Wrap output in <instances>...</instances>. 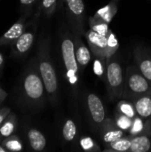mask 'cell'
I'll list each match as a JSON object with an SVG mask.
<instances>
[{
    "label": "cell",
    "instance_id": "32",
    "mask_svg": "<svg viewBox=\"0 0 151 152\" xmlns=\"http://www.w3.org/2000/svg\"><path fill=\"white\" fill-rule=\"evenodd\" d=\"M4 55L0 53V76L4 69Z\"/></svg>",
    "mask_w": 151,
    "mask_h": 152
},
{
    "label": "cell",
    "instance_id": "4",
    "mask_svg": "<svg viewBox=\"0 0 151 152\" xmlns=\"http://www.w3.org/2000/svg\"><path fill=\"white\" fill-rule=\"evenodd\" d=\"M84 36L86 38L91 52L95 57H111L119 47L117 37L111 30L107 36H102L90 28L85 32Z\"/></svg>",
    "mask_w": 151,
    "mask_h": 152
},
{
    "label": "cell",
    "instance_id": "9",
    "mask_svg": "<svg viewBox=\"0 0 151 152\" xmlns=\"http://www.w3.org/2000/svg\"><path fill=\"white\" fill-rule=\"evenodd\" d=\"M69 25L71 31H77L84 35L85 5L84 0H63Z\"/></svg>",
    "mask_w": 151,
    "mask_h": 152
},
{
    "label": "cell",
    "instance_id": "7",
    "mask_svg": "<svg viewBox=\"0 0 151 152\" xmlns=\"http://www.w3.org/2000/svg\"><path fill=\"white\" fill-rule=\"evenodd\" d=\"M41 15V12L37 9L33 18L29 20L26 30L15 42L11 45V55L12 57L21 59L28 53L36 39L37 26Z\"/></svg>",
    "mask_w": 151,
    "mask_h": 152
},
{
    "label": "cell",
    "instance_id": "33",
    "mask_svg": "<svg viewBox=\"0 0 151 152\" xmlns=\"http://www.w3.org/2000/svg\"><path fill=\"white\" fill-rule=\"evenodd\" d=\"M0 152H8V151L1 143H0Z\"/></svg>",
    "mask_w": 151,
    "mask_h": 152
},
{
    "label": "cell",
    "instance_id": "20",
    "mask_svg": "<svg viewBox=\"0 0 151 152\" xmlns=\"http://www.w3.org/2000/svg\"><path fill=\"white\" fill-rule=\"evenodd\" d=\"M132 143V136H124L120 139L116 140L113 142H110L105 145L104 152H125L129 151Z\"/></svg>",
    "mask_w": 151,
    "mask_h": 152
},
{
    "label": "cell",
    "instance_id": "12",
    "mask_svg": "<svg viewBox=\"0 0 151 152\" xmlns=\"http://www.w3.org/2000/svg\"><path fill=\"white\" fill-rule=\"evenodd\" d=\"M98 134L105 145L125 136V131L120 129L112 118H107L105 120Z\"/></svg>",
    "mask_w": 151,
    "mask_h": 152
},
{
    "label": "cell",
    "instance_id": "30",
    "mask_svg": "<svg viewBox=\"0 0 151 152\" xmlns=\"http://www.w3.org/2000/svg\"><path fill=\"white\" fill-rule=\"evenodd\" d=\"M11 111H12V110H11L10 107H2V108H0V125L6 118V117L10 114Z\"/></svg>",
    "mask_w": 151,
    "mask_h": 152
},
{
    "label": "cell",
    "instance_id": "14",
    "mask_svg": "<svg viewBox=\"0 0 151 152\" xmlns=\"http://www.w3.org/2000/svg\"><path fill=\"white\" fill-rule=\"evenodd\" d=\"M131 101L134 105L138 116L151 120V93L141 95Z\"/></svg>",
    "mask_w": 151,
    "mask_h": 152
},
{
    "label": "cell",
    "instance_id": "11",
    "mask_svg": "<svg viewBox=\"0 0 151 152\" xmlns=\"http://www.w3.org/2000/svg\"><path fill=\"white\" fill-rule=\"evenodd\" d=\"M27 15L21 16L17 21H15L2 36H0V46L12 45L15 42L26 30L29 20L28 21Z\"/></svg>",
    "mask_w": 151,
    "mask_h": 152
},
{
    "label": "cell",
    "instance_id": "29",
    "mask_svg": "<svg viewBox=\"0 0 151 152\" xmlns=\"http://www.w3.org/2000/svg\"><path fill=\"white\" fill-rule=\"evenodd\" d=\"M37 0H20V10L24 15L29 16L32 13L33 8Z\"/></svg>",
    "mask_w": 151,
    "mask_h": 152
},
{
    "label": "cell",
    "instance_id": "28",
    "mask_svg": "<svg viewBox=\"0 0 151 152\" xmlns=\"http://www.w3.org/2000/svg\"><path fill=\"white\" fill-rule=\"evenodd\" d=\"M107 68V58L96 57V60L93 63V71L94 73L101 77H103L106 72Z\"/></svg>",
    "mask_w": 151,
    "mask_h": 152
},
{
    "label": "cell",
    "instance_id": "24",
    "mask_svg": "<svg viewBox=\"0 0 151 152\" xmlns=\"http://www.w3.org/2000/svg\"><path fill=\"white\" fill-rule=\"evenodd\" d=\"M116 111L122 113V114H124V115H125L131 118H134L137 116V112H136V110L134 108V105H133V102L130 100L120 101L117 105Z\"/></svg>",
    "mask_w": 151,
    "mask_h": 152
},
{
    "label": "cell",
    "instance_id": "16",
    "mask_svg": "<svg viewBox=\"0 0 151 152\" xmlns=\"http://www.w3.org/2000/svg\"><path fill=\"white\" fill-rule=\"evenodd\" d=\"M131 136H136L140 134L151 135V120L145 119L140 116H136L133 118V124L129 130Z\"/></svg>",
    "mask_w": 151,
    "mask_h": 152
},
{
    "label": "cell",
    "instance_id": "2",
    "mask_svg": "<svg viewBox=\"0 0 151 152\" xmlns=\"http://www.w3.org/2000/svg\"><path fill=\"white\" fill-rule=\"evenodd\" d=\"M61 56L65 69V77L69 92V104L76 117L78 116V95H79V65L74 50V43L71 31L65 29L60 37Z\"/></svg>",
    "mask_w": 151,
    "mask_h": 152
},
{
    "label": "cell",
    "instance_id": "26",
    "mask_svg": "<svg viewBox=\"0 0 151 152\" xmlns=\"http://www.w3.org/2000/svg\"><path fill=\"white\" fill-rule=\"evenodd\" d=\"M79 146L80 148L88 152H100L101 151L100 146L97 142L90 136H82L79 140Z\"/></svg>",
    "mask_w": 151,
    "mask_h": 152
},
{
    "label": "cell",
    "instance_id": "34",
    "mask_svg": "<svg viewBox=\"0 0 151 152\" xmlns=\"http://www.w3.org/2000/svg\"><path fill=\"white\" fill-rule=\"evenodd\" d=\"M2 140H3V138H2L1 135H0V143H1V142H2Z\"/></svg>",
    "mask_w": 151,
    "mask_h": 152
},
{
    "label": "cell",
    "instance_id": "25",
    "mask_svg": "<svg viewBox=\"0 0 151 152\" xmlns=\"http://www.w3.org/2000/svg\"><path fill=\"white\" fill-rule=\"evenodd\" d=\"M57 0H39L38 10L46 18L51 17L56 11Z\"/></svg>",
    "mask_w": 151,
    "mask_h": 152
},
{
    "label": "cell",
    "instance_id": "15",
    "mask_svg": "<svg viewBox=\"0 0 151 152\" xmlns=\"http://www.w3.org/2000/svg\"><path fill=\"white\" fill-rule=\"evenodd\" d=\"M27 139L29 147L34 151H43L46 147V138L44 134L34 127L27 130Z\"/></svg>",
    "mask_w": 151,
    "mask_h": 152
},
{
    "label": "cell",
    "instance_id": "19",
    "mask_svg": "<svg viewBox=\"0 0 151 152\" xmlns=\"http://www.w3.org/2000/svg\"><path fill=\"white\" fill-rule=\"evenodd\" d=\"M18 125V118L15 113L12 111L10 112V114L6 117V118L3 121V123L0 125V135L1 137L6 138L12 134H14Z\"/></svg>",
    "mask_w": 151,
    "mask_h": 152
},
{
    "label": "cell",
    "instance_id": "31",
    "mask_svg": "<svg viewBox=\"0 0 151 152\" xmlns=\"http://www.w3.org/2000/svg\"><path fill=\"white\" fill-rule=\"evenodd\" d=\"M8 96V93L6 91H4L1 86H0V106L4 102V101L6 100Z\"/></svg>",
    "mask_w": 151,
    "mask_h": 152
},
{
    "label": "cell",
    "instance_id": "13",
    "mask_svg": "<svg viewBox=\"0 0 151 152\" xmlns=\"http://www.w3.org/2000/svg\"><path fill=\"white\" fill-rule=\"evenodd\" d=\"M136 66L151 84V56L142 46H137L133 53Z\"/></svg>",
    "mask_w": 151,
    "mask_h": 152
},
{
    "label": "cell",
    "instance_id": "17",
    "mask_svg": "<svg viewBox=\"0 0 151 152\" xmlns=\"http://www.w3.org/2000/svg\"><path fill=\"white\" fill-rule=\"evenodd\" d=\"M119 1L120 0H110V2L107 5L103 6L102 8H100L93 16L95 18L101 19L109 24L117 12Z\"/></svg>",
    "mask_w": 151,
    "mask_h": 152
},
{
    "label": "cell",
    "instance_id": "21",
    "mask_svg": "<svg viewBox=\"0 0 151 152\" xmlns=\"http://www.w3.org/2000/svg\"><path fill=\"white\" fill-rule=\"evenodd\" d=\"M77 133V128L75 121L72 118H67L61 128V134H62V139L66 142H71L76 139Z\"/></svg>",
    "mask_w": 151,
    "mask_h": 152
},
{
    "label": "cell",
    "instance_id": "18",
    "mask_svg": "<svg viewBox=\"0 0 151 152\" xmlns=\"http://www.w3.org/2000/svg\"><path fill=\"white\" fill-rule=\"evenodd\" d=\"M151 150L150 135L140 134L132 136L130 152H148Z\"/></svg>",
    "mask_w": 151,
    "mask_h": 152
},
{
    "label": "cell",
    "instance_id": "5",
    "mask_svg": "<svg viewBox=\"0 0 151 152\" xmlns=\"http://www.w3.org/2000/svg\"><path fill=\"white\" fill-rule=\"evenodd\" d=\"M149 93H151L150 82L144 77L137 66H129L125 71V87L122 97L131 101Z\"/></svg>",
    "mask_w": 151,
    "mask_h": 152
},
{
    "label": "cell",
    "instance_id": "1",
    "mask_svg": "<svg viewBox=\"0 0 151 152\" xmlns=\"http://www.w3.org/2000/svg\"><path fill=\"white\" fill-rule=\"evenodd\" d=\"M16 98L18 105L24 111L37 113L45 107L48 98L36 58L29 61L19 78Z\"/></svg>",
    "mask_w": 151,
    "mask_h": 152
},
{
    "label": "cell",
    "instance_id": "22",
    "mask_svg": "<svg viewBox=\"0 0 151 152\" xmlns=\"http://www.w3.org/2000/svg\"><path fill=\"white\" fill-rule=\"evenodd\" d=\"M1 144L8 151L12 152H20L24 150L23 143L20 137L16 134H12L6 138H4L1 142Z\"/></svg>",
    "mask_w": 151,
    "mask_h": 152
},
{
    "label": "cell",
    "instance_id": "3",
    "mask_svg": "<svg viewBox=\"0 0 151 152\" xmlns=\"http://www.w3.org/2000/svg\"><path fill=\"white\" fill-rule=\"evenodd\" d=\"M36 63L43 79L48 102L56 107L59 104L60 88L55 66L51 57V37L49 34L42 33L37 44Z\"/></svg>",
    "mask_w": 151,
    "mask_h": 152
},
{
    "label": "cell",
    "instance_id": "23",
    "mask_svg": "<svg viewBox=\"0 0 151 152\" xmlns=\"http://www.w3.org/2000/svg\"><path fill=\"white\" fill-rule=\"evenodd\" d=\"M88 21H89L90 28L92 30H93L94 32L100 34V35L107 36L110 31V28L109 27V23L104 21L101 19L95 18L94 16H91V17H89Z\"/></svg>",
    "mask_w": 151,
    "mask_h": 152
},
{
    "label": "cell",
    "instance_id": "8",
    "mask_svg": "<svg viewBox=\"0 0 151 152\" xmlns=\"http://www.w3.org/2000/svg\"><path fill=\"white\" fill-rule=\"evenodd\" d=\"M84 105L89 125L95 133H99L101 126L107 119L106 110L101 99L93 93H85Z\"/></svg>",
    "mask_w": 151,
    "mask_h": 152
},
{
    "label": "cell",
    "instance_id": "6",
    "mask_svg": "<svg viewBox=\"0 0 151 152\" xmlns=\"http://www.w3.org/2000/svg\"><path fill=\"white\" fill-rule=\"evenodd\" d=\"M125 80V73L117 58L114 57V55L107 58L106 83L111 101L123 96Z\"/></svg>",
    "mask_w": 151,
    "mask_h": 152
},
{
    "label": "cell",
    "instance_id": "27",
    "mask_svg": "<svg viewBox=\"0 0 151 152\" xmlns=\"http://www.w3.org/2000/svg\"><path fill=\"white\" fill-rule=\"evenodd\" d=\"M114 121H115V124L125 132H129V130L132 126V124H133V118H131L122 113H119L117 111L115 112Z\"/></svg>",
    "mask_w": 151,
    "mask_h": 152
},
{
    "label": "cell",
    "instance_id": "10",
    "mask_svg": "<svg viewBox=\"0 0 151 152\" xmlns=\"http://www.w3.org/2000/svg\"><path fill=\"white\" fill-rule=\"evenodd\" d=\"M71 31V30H70ZM73 43H74V50L77 61L79 65V69L81 74H83L84 69L87 67L91 61V50L86 46V45L83 42L81 34L77 31H71Z\"/></svg>",
    "mask_w": 151,
    "mask_h": 152
}]
</instances>
